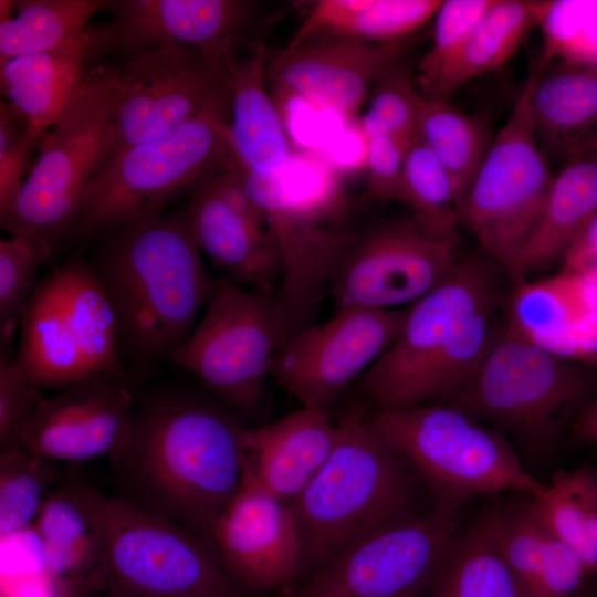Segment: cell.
<instances>
[{"label": "cell", "mask_w": 597, "mask_h": 597, "mask_svg": "<svg viewBox=\"0 0 597 597\" xmlns=\"http://www.w3.org/2000/svg\"><path fill=\"white\" fill-rule=\"evenodd\" d=\"M117 133L105 85L94 67L60 119L0 226L50 256L70 239L87 184L109 163Z\"/></svg>", "instance_id": "cell-10"}, {"label": "cell", "mask_w": 597, "mask_h": 597, "mask_svg": "<svg viewBox=\"0 0 597 597\" xmlns=\"http://www.w3.org/2000/svg\"><path fill=\"white\" fill-rule=\"evenodd\" d=\"M418 136L443 167L455 211L470 191L490 149L483 123L447 102L421 94Z\"/></svg>", "instance_id": "cell-34"}, {"label": "cell", "mask_w": 597, "mask_h": 597, "mask_svg": "<svg viewBox=\"0 0 597 597\" xmlns=\"http://www.w3.org/2000/svg\"><path fill=\"white\" fill-rule=\"evenodd\" d=\"M408 310H342L294 332L274 355L270 375L303 408L323 411L399 335Z\"/></svg>", "instance_id": "cell-16"}, {"label": "cell", "mask_w": 597, "mask_h": 597, "mask_svg": "<svg viewBox=\"0 0 597 597\" xmlns=\"http://www.w3.org/2000/svg\"><path fill=\"white\" fill-rule=\"evenodd\" d=\"M59 480L56 462L22 447L0 452V536L15 534L36 519Z\"/></svg>", "instance_id": "cell-37"}, {"label": "cell", "mask_w": 597, "mask_h": 597, "mask_svg": "<svg viewBox=\"0 0 597 597\" xmlns=\"http://www.w3.org/2000/svg\"><path fill=\"white\" fill-rule=\"evenodd\" d=\"M535 24L531 1L494 0L422 95L447 98L465 82L499 67L512 57Z\"/></svg>", "instance_id": "cell-32"}, {"label": "cell", "mask_w": 597, "mask_h": 597, "mask_svg": "<svg viewBox=\"0 0 597 597\" xmlns=\"http://www.w3.org/2000/svg\"><path fill=\"white\" fill-rule=\"evenodd\" d=\"M208 546L244 589L270 590L300 580L301 537L292 506L244 481L213 523Z\"/></svg>", "instance_id": "cell-21"}, {"label": "cell", "mask_w": 597, "mask_h": 597, "mask_svg": "<svg viewBox=\"0 0 597 597\" xmlns=\"http://www.w3.org/2000/svg\"><path fill=\"white\" fill-rule=\"evenodd\" d=\"M400 202L428 238L453 243L457 240V211L449 178L426 144L417 136L405 153Z\"/></svg>", "instance_id": "cell-36"}, {"label": "cell", "mask_w": 597, "mask_h": 597, "mask_svg": "<svg viewBox=\"0 0 597 597\" xmlns=\"http://www.w3.org/2000/svg\"><path fill=\"white\" fill-rule=\"evenodd\" d=\"M290 335L274 295L217 279L202 318L170 362L224 405L254 416L272 359Z\"/></svg>", "instance_id": "cell-13"}, {"label": "cell", "mask_w": 597, "mask_h": 597, "mask_svg": "<svg viewBox=\"0 0 597 597\" xmlns=\"http://www.w3.org/2000/svg\"><path fill=\"white\" fill-rule=\"evenodd\" d=\"M406 149L389 135L365 139L368 166L367 187L375 198L399 201Z\"/></svg>", "instance_id": "cell-46"}, {"label": "cell", "mask_w": 597, "mask_h": 597, "mask_svg": "<svg viewBox=\"0 0 597 597\" xmlns=\"http://www.w3.org/2000/svg\"><path fill=\"white\" fill-rule=\"evenodd\" d=\"M554 177L536 226L513 275L515 286L565 252L597 216V156L577 154Z\"/></svg>", "instance_id": "cell-26"}, {"label": "cell", "mask_w": 597, "mask_h": 597, "mask_svg": "<svg viewBox=\"0 0 597 597\" xmlns=\"http://www.w3.org/2000/svg\"><path fill=\"white\" fill-rule=\"evenodd\" d=\"M454 515L412 513L353 542L285 597H423L459 534Z\"/></svg>", "instance_id": "cell-15"}, {"label": "cell", "mask_w": 597, "mask_h": 597, "mask_svg": "<svg viewBox=\"0 0 597 597\" xmlns=\"http://www.w3.org/2000/svg\"><path fill=\"white\" fill-rule=\"evenodd\" d=\"M230 124L231 116L203 115L118 154L87 184L70 239L158 218L177 198L239 163Z\"/></svg>", "instance_id": "cell-6"}, {"label": "cell", "mask_w": 597, "mask_h": 597, "mask_svg": "<svg viewBox=\"0 0 597 597\" xmlns=\"http://www.w3.org/2000/svg\"><path fill=\"white\" fill-rule=\"evenodd\" d=\"M596 385L589 366L536 345L506 321L471 379L442 404L540 452Z\"/></svg>", "instance_id": "cell-5"}, {"label": "cell", "mask_w": 597, "mask_h": 597, "mask_svg": "<svg viewBox=\"0 0 597 597\" xmlns=\"http://www.w3.org/2000/svg\"><path fill=\"white\" fill-rule=\"evenodd\" d=\"M243 428L218 404L164 387L135 404L115 465L143 504L207 545L210 530L244 482Z\"/></svg>", "instance_id": "cell-1"}, {"label": "cell", "mask_w": 597, "mask_h": 597, "mask_svg": "<svg viewBox=\"0 0 597 597\" xmlns=\"http://www.w3.org/2000/svg\"><path fill=\"white\" fill-rule=\"evenodd\" d=\"M370 420L442 512L454 515L464 501L480 494L515 491L534 496L545 486L506 436L448 405L378 410Z\"/></svg>", "instance_id": "cell-8"}, {"label": "cell", "mask_w": 597, "mask_h": 597, "mask_svg": "<svg viewBox=\"0 0 597 597\" xmlns=\"http://www.w3.org/2000/svg\"><path fill=\"white\" fill-rule=\"evenodd\" d=\"M528 502L548 533L573 549L588 572L597 573V547L588 532V513L597 502L595 471H561Z\"/></svg>", "instance_id": "cell-35"}, {"label": "cell", "mask_w": 597, "mask_h": 597, "mask_svg": "<svg viewBox=\"0 0 597 597\" xmlns=\"http://www.w3.org/2000/svg\"><path fill=\"white\" fill-rule=\"evenodd\" d=\"M587 573L579 556L552 537L546 558L533 579L522 588V597H574Z\"/></svg>", "instance_id": "cell-45"}, {"label": "cell", "mask_w": 597, "mask_h": 597, "mask_svg": "<svg viewBox=\"0 0 597 597\" xmlns=\"http://www.w3.org/2000/svg\"><path fill=\"white\" fill-rule=\"evenodd\" d=\"M17 359L41 389L101 374L129 375L112 304L88 260L72 256L41 277L22 313Z\"/></svg>", "instance_id": "cell-9"}, {"label": "cell", "mask_w": 597, "mask_h": 597, "mask_svg": "<svg viewBox=\"0 0 597 597\" xmlns=\"http://www.w3.org/2000/svg\"><path fill=\"white\" fill-rule=\"evenodd\" d=\"M20 366L17 356L1 352L0 359V449L19 447L22 428L44 399Z\"/></svg>", "instance_id": "cell-44"}, {"label": "cell", "mask_w": 597, "mask_h": 597, "mask_svg": "<svg viewBox=\"0 0 597 597\" xmlns=\"http://www.w3.org/2000/svg\"><path fill=\"white\" fill-rule=\"evenodd\" d=\"M243 177L280 255L274 297L292 335L308 324L363 230L350 227V199L341 176L317 155L293 151L272 167L244 170Z\"/></svg>", "instance_id": "cell-3"}, {"label": "cell", "mask_w": 597, "mask_h": 597, "mask_svg": "<svg viewBox=\"0 0 597 597\" xmlns=\"http://www.w3.org/2000/svg\"><path fill=\"white\" fill-rule=\"evenodd\" d=\"M50 256L36 244L19 237L0 241V329L9 342L39 282L38 270Z\"/></svg>", "instance_id": "cell-41"}, {"label": "cell", "mask_w": 597, "mask_h": 597, "mask_svg": "<svg viewBox=\"0 0 597 597\" xmlns=\"http://www.w3.org/2000/svg\"><path fill=\"white\" fill-rule=\"evenodd\" d=\"M423 597H522L489 513L458 534Z\"/></svg>", "instance_id": "cell-33"}, {"label": "cell", "mask_w": 597, "mask_h": 597, "mask_svg": "<svg viewBox=\"0 0 597 597\" xmlns=\"http://www.w3.org/2000/svg\"><path fill=\"white\" fill-rule=\"evenodd\" d=\"M221 60L232 90L235 156L244 170L272 167L294 150L280 107L265 87L266 48L260 39L234 34L223 42Z\"/></svg>", "instance_id": "cell-24"}, {"label": "cell", "mask_w": 597, "mask_h": 597, "mask_svg": "<svg viewBox=\"0 0 597 597\" xmlns=\"http://www.w3.org/2000/svg\"><path fill=\"white\" fill-rule=\"evenodd\" d=\"M370 105L360 121L364 139L389 135L407 149L418 136V108L421 94L399 63L375 85Z\"/></svg>", "instance_id": "cell-39"}, {"label": "cell", "mask_w": 597, "mask_h": 597, "mask_svg": "<svg viewBox=\"0 0 597 597\" xmlns=\"http://www.w3.org/2000/svg\"><path fill=\"white\" fill-rule=\"evenodd\" d=\"M543 70L537 59L510 117L457 209L458 223L475 234L510 277L554 179L537 145L531 103Z\"/></svg>", "instance_id": "cell-12"}, {"label": "cell", "mask_w": 597, "mask_h": 597, "mask_svg": "<svg viewBox=\"0 0 597 597\" xmlns=\"http://www.w3.org/2000/svg\"><path fill=\"white\" fill-rule=\"evenodd\" d=\"M507 321L536 345L556 353L567 332L597 310V280L563 272L515 286Z\"/></svg>", "instance_id": "cell-30"}, {"label": "cell", "mask_w": 597, "mask_h": 597, "mask_svg": "<svg viewBox=\"0 0 597 597\" xmlns=\"http://www.w3.org/2000/svg\"><path fill=\"white\" fill-rule=\"evenodd\" d=\"M239 163L217 171L192 192L185 210L192 237L212 262L252 290L275 295L281 261L263 219L244 186Z\"/></svg>", "instance_id": "cell-19"}, {"label": "cell", "mask_w": 597, "mask_h": 597, "mask_svg": "<svg viewBox=\"0 0 597 597\" xmlns=\"http://www.w3.org/2000/svg\"><path fill=\"white\" fill-rule=\"evenodd\" d=\"M108 0H1L0 65L83 38Z\"/></svg>", "instance_id": "cell-31"}, {"label": "cell", "mask_w": 597, "mask_h": 597, "mask_svg": "<svg viewBox=\"0 0 597 597\" xmlns=\"http://www.w3.org/2000/svg\"><path fill=\"white\" fill-rule=\"evenodd\" d=\"M136 404L129 375L101 374L44 397L19 447L53 462L113 463L128 440Z\"/></svg>", "instance_id": "cell-18"}, {"label": "cell", "mask_w": 597, "mask_h": 597, "mask_svg": "<svg viewBox=\"0 0 597 597\" xmlns=\"http://www.w3.org/2000/svg\"><path fill=\"white\" fill-rule=\"evenodd\" d=\"M112 21L93 25L98 63L163 45L221 55L223 42L248 34L260 14L249 0H108Z\"/></svg>", "instance_id": "cell-20"}, {"label": "cell", "mask_w": 597, "mask_h": 597, "mask_svg": "<svg viewBox=\"0 0 597 597\" xmlns=\"http://www.w3.org/2000/svg\"><path fill=\"white\" fill-rule=\"evenodd\" d=\"M341 429L326 412L302 408L271 423L244 429V481L291 502L335 449Z\"/></svg>", "instance_id": "cell-23"}, {"label": "cell", "mask_w": 597, "mask_h": 597, "mask_svg": "<svg viewBox=\"0 0 597 597\" xmlns=\"http://www.w3.org/2000/svg\"><path fill=\"white\" fill-rule=\"evenodd\" d=\"M440 0H318L287 46L327 38L366 43L405 40L436 15Z\"/></svg>", "instance_id": "cell-28"}, {"label": "cell", "mask_w": 597, "mask_h": 597, "mask_svg": "<svg viewBox=\"0 0 597 597\" xmlns=\"http://www.w3.org/2000/svg\"><path fill=\"white\" fill-rule=\"evenodd\" d=\"M97 63L96 39L91 24L86 34L74 42L1 64V96L43 138Z\"/></svg>", "instance_id": "cell-25"}, {"label": "cell", "mask_w": 597, "mask_h": 597, "mask_svg": "<svg viewBox=\"0 0 597 597\" xmlns=\"http://www.w3.org/2000/svg\"><path fill=\"white\" fill-rule=\"evenodd\" d=\"M564 271L597 280V216L565 250Z\"/></svg>", "instance_id": "cell-47"}, {"label": "cell", "mask_w": 597, "mask_h": 597, "mask_svg": "<svg viewBox=\"0 0 597 597\" xmlns=\"http://www.w3.org/2000/svg\"><path fill=\"white\" fill-rule=\"evenodd\" d=\"M46 569L61 578L82 577L96 587L102 544L83 480L53 488L33 522Z\"/></svg>", "instance_id": "cell-27"}, {"label": "cell", "mask_w": 597, "mask_h": 597, "mask_svg": "<svg viewBox=\"0 0 597 597\" xmlns=\"http://www.w3.org/2000/svg\"><path fill=\"white\" fill-rule=\"evenodd\" d=\"M574 155L588 154L597 156V128L584 137L575 147Z\"/></svg>", "instance_id": "cell-49"}, {"label": "cell", "mask_w": 597, "mask_h": 597, "mask_svg": "<svg viewBox=\"0 0 597 597\" xmlns=\"http://www.w3.org/2000/svg\"><path fill=\"white\" fill-rule=\"evenodd\" d=\"M453 245L426 237L411 218L364 229L331 277L336 311L416 303L454 272Z\"/></svg>", "instance_id": "cell-17"}, {"label": "cell", "mask_w": 597, "mask_h": 597, "mask_svg": "<svg viewBox=\"0 0 597 597\" xmlns=\"http://www.w3.org/2000/svg\"><path fill=\"white\" fill-rule=\"evenodd\" d=\"M332 454L291 502L297 523L300 580L366 534L413 513L415 472L371 420L339 423Z\"/></svg>", "instance_id": "cell-4"}, {"label": "cell", "mask_w": 597, "mask_h": 597, "mask_svg": "<svg viewBox=\"0 0 597 597\" xmlns=\"http://www.w3.org/2000/svg\"><path fill=\"white\" fill-rule=\"evenodd\" d=\"M574 438L583 443H597V398L589 399L572 422Z\"/></svg>", "instance_id": "cell-48"}, {"label": "cell", "mask_w": 597, "mask_h": 597, "mask_svg": "<svg viewBox=\"0 0 597 597\" xmlns=\"http://www.w3.org/2000/svg\"><path fill=\"white\" fill-rule=\"evenodd\" d=\"M94 70L106 87L117 133L112 159L200 116L232 115L221 55L198 48L163 45L101 62Z\"/></svg>", "instance_id": "cell-11"}, {"label": "cell", "mask_w": 597, "mask_h": 597, "mask_svg": "<svg viewBox=\"0 0 597 597\" xmlns=\"http://www.w3.org/2000/svg\"><path fill=\"white\" fill-rule=\"evenodd\" d=\"M531 103L537 135L573 153L597 128V63L564 60L547 65Z\"/></svg>", "instance_id": "cell-29"}, {"label": "cell", "mask_w": 597, "mask_h": 597, "mask_svg": "<svg viewBox=\"0 0 597 597\" xmlns=\"http://www.w3.org/2000/svg\"><path fill=\"white\" fill-rule=\"evenodd\" d=\"M596 478H597V471H595Z\"/></svg>", "instance_id": "cell-51"}, {"label": "cell", "mask_w": 597, "mask_h": 597, "mask_svg": "<svg viewBox=\"0 0 597 597\" xmlns=\"http://www.w3.org/2000/svg\"><path fill=\"white\" fill-rule=\"evenodd\" d=\"M88 260L112 304L127 371L170 360L217 282L206 270L185 210L98 234Z\"/></svg>", "instance_id": "cell-2"}, {"label": "cell", "mask_w": 597, "mask_h": 597, "mask_svg": "<svg viewBox=\"0 0 597 597\" xmlns=\"http://www.w3.org/2000/svg\"><path fill=\"white\" fill-rule=\"evenodd\" d=\"M84 484L102 544L96 588L109 597H247L193 532L143 504Z\"/></svg>", "instance_id": "cell-7"}, {"label": "cell", "mask_w": 597, "mask_h": 597, "mask_svg": "<svg viewBox=\"0 0 597 597\" xmlns=\"http://www.w3.org/2000/svg\"><path fill=\"white\" fill-rule=\"evenodd\" d=\"M545 46L540 61L547 66L556 56L597 63V1H531Z\"/></svg>", "instance_id": "cell-38"}, {"label": "cell", "mask_w": 597, "mask_h": 597, "mask_svg": "<svg viewBox=\"0 0 597 597\" xmlns=\"http://www.w3.org/2000/svg\"><path fill=\"white\" fill-rule=\"evenodd\" d=\"M72 597H90V596H87V595H85V594H77V595H74V596H72Z\"/></svg>", "instance_id": "cell-50"}, {"label": "cell", "mask_w": 597, "mask_h": 597, "mask_svg": "<svg viewBox=\"0 0 597 597\" xmlns=\"http://www.w3.org/2000/svg\"><path fill=\"white\" fill-rule=\"evenodd\" d=\"M405 40L389 43L327 38L285 48L271 66L279 90L341 116H354L371 87L399 63Z\"/></svg>", "instance_id": "cell-22"}, {"label": "cell", "mask_w": 597, "mask_h": 597, "mask_svg": "<svg viewBox=\"0 0 597 597\" xmlns=\"http://www.w3.org/2000/svg\"><path fill=\"white\" fill-rule=\"evenodd\" d=\"M491 266L471 255L447 282L408 308L397 338L362 376V388L379 410L436 401L449 352L461 323L496 305Z\"/></svg>", "instance_id": "cell-14"}, {"label": "cell", "mask_w": 597, "mask_h": 597, "mask_svg": "<svg viewBox=\"0 0 597 597\" xmlns=\"http://www.w3.org/2000/svg\"><path fill=\"white\" fill-rule=\"evenodd\" d=\"M494 0H447L436 14L432 45L419 64L423 93L462 48Z\"/></svg>", "instance_id": "cell-42"}, {"label": "cell", "mask_w": 597, "mask_h": 597, "mask_svg": "<svg viewBox=\"0 0 597 597\" xmlns=\"http://www.w3.org/2000/svg\"><path fill=\"white\" fill-rule=\"evenodd\" d=\"M489 515L501 554L522 590L542 567L553 536L530 502Z\"/></svg>", "instance_id": "cell-40"}, {"label": "cell", "mask_w": 597, "mask_h": 597, "mask_svg": "<svg viewBox=\"0 0 597 597\" xmlns=\"http://www.w3.org/2000/svg\"><path fill=\"white\" fill-rule=\"evenodd\" d=\"M41 140L11 103H0V216L19 195L32 149Z\"/></svg>", "instance_id": "cell-43"}]
</instances>
